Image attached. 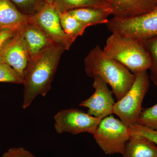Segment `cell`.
Segmentation results:
<instances>
[{
    "instance_id": "1",
    "label": "cell",
    "mask_w": 157,
    "mask_h": 157,
    "mask_svg": "<svg viewBox=\"0 0 157 157\" xmlns=\"http://www.w3.org/2000/svg\"><path fill=\"white\" fill-rule=\"evenodd\" d=\"M65 50L63 45L54 43L31 58L23 84V109L29 107L37 96L47 95Z\"/></svg>"
},
{
    "instance_id": "2",
    "label": "cell",
    "mask_w": 157,
    "mask_h": 157,
    "mask_svg": "<svg viewBox=\"0 0 157 157\" xmlns=\"http://www.w3.org/2000/svg\"><path fill=\"white\" fill-rule=\"evenodd\" d=\"M89 77H99L109 84L117 100L131 88L136 76L118 62L106 56L99 45L91 50L84 61Z\"/></svg>"
},
{
    "instance_id": "3",
    "label": "cell",
    "mask_w": 157,
    "mask_h": 157,
    "mask_svg": "<svg viewBox=\"0 0 157 157\" xmlns=\"http://www.w3.org/2000/svg\"><path fill=\"white\" fill-rule=\"evenodd\" d=\"M106 56L118 62L135 75L149 70L150 58L143 43L112 33L103 49Z\"/></svg>"
},
{
    "instance_id": "4",
    "label": "cell",
    "mask_w": 157,
    "mask_h": 157,
    "mask_svg": "<svg viewBox=\"0 0 157 157\" xmlns=\"http://www.w3.org/2000/svg\"><path fill=\"white\" fill-rule=\"evenodd\" d=\"M106 25L112 33L144 42L157 36V8L135 17H113Z\"/></svg>"
},
{
    "instance_id": "5",
    "label": "cell",
    "mask_w": 157,
    "mask_h": 157,
    "mask_svg": "<svg viewBox=\"0 0 157 157\" xmlns=\"http://www.w3.org/2000/svg\"><path fill=\"white\" fill-rule=\"evenodd\" d=\"M135 82L131 88L116 102L113 113L117 115L124 124L130 128L137 124L143 108L144 99L150 86L149 77L147 71L135 75Z\"/></svg>"
},
{
    "instance_id": "6",
    "label": "cell",
    "mask_w": 157,
    "mask_h": 157,
    "mask_svg": "<svg viewBox=\"0 0 157 157\" xmlns=\"http://www.w3.org/2000/svg\"><path fill=\"white\" fill-rule=\"evenodd\" d=\"M93 135L105 154L122 155L131 133L128 127L111 114L102 119Z\"/></svg>"
},
{
    "instance_id": "7",
    "label": "cell",
    "mask_w": 157,
    "mask_h": 157,
    "mask_svg": "<svg viewBox=\"0 0 157 157\" xmlns=\"http://www.w3.org/2000/svg\"><path fill=\"white\" fill-rule=\"evenodd\" d=\"M54 119L57 133L76 135L82 133L93 135L102 119L90 115L81 109L70 108L59 111Z\"/></svg>"
},
{
    "instance_id": "8",
    "label": "cell",
    "mask_w": 157,
    "mask_h": 157,
    "mask_svg": "<svg viewBox=\"0 0 157 157\" xmlns=\"http://www.w3.org/2000/svg\"><path fill=\"white\" fill-rule=\"evenodd\" d=\"M30 59L20 30L17 31L0 49V63L9 65L24 80Z\"/></svg>"
},
{
    "instance_id": "9",
    "label": "cell",
    "mask_w": 157,
    "mask_h": 157,
    "mask_svg": "<svg viewBox=\"0 0 157 157\" xmlns=\"http://www.w3.org/2000/svg\"><path fill=\"white\" fill-rule=\"evenodd\" d=\"M32 17V22L38 26L55 43L70 49L73 41L65 33L60 22L58 11L53 5L45 4L41 10Z\"/></svg>"
},
{
    "instance_id": "10",
    "label": "cell",
    "mask_w": 157,
    "mask_h": 157,
    "mask_svg": "<svg viewBox=\"0 0 157 157\" xmlns=\"http://www.w3.org/2000/svg\"><path fill=\"white\" fill-rule=\"evenodd\" d=\"M93 87L94 92L90 98L82 101L81 107L88 108L87 113L94 117L103 119L113 113L115 104L112 90L107 83L99 77H94Z\"/></svg>"
},
{
    "instance_id": "11",
    "label": "cell",
    "mask_w": 157,
    "mask_h": 157,
    "mask_svg": "<svg viewBox=\"0 0 157 157\" xmlns=\"http://www.w3.org/2000/svg\"><path fill=\"white\" fill-rule=\"evenodd\" d=\"M113 17H130L138 16L157 8V0H109Z\"/></svg>"
},
{
    "instance_id": "12",
    "label": "cell",
    "mask_w": 157,
    "mask_h": 157,
    "mask_svg": "<svg viewBox=\"0 0 157 157\" xmlns=\"http://www.w3.org/2000/svg\"><path fill=\"white\" fill-rule=\"evenodd\" d=\"M31 21V16L20 11L11 0H0V32L19 30Z\"/></svg>"
},
{
    "instance_id": "13",
    "label": "cell",
    "mask_w": 157,
    "mask_h": 157,
    "mask_svg": "<svg viewBox=\"0 0 157 157\" xmlns=\"http://www.w3.org/2000/svg\"><path fill=\"white\" fill-rule=\"evenodd\" d=\"M20 31L31 58L55 43L42 29L32 21Z\"/></svg>"
},
{
    "instance_id": "14",
    "label": "cell",
    "mask_w": 157,
    "mask_h": 157,
    "mask_svg": "<svg viewBox=\"0 0 157 157\" xmlns=\"http://www.w3.org/2000/svg\"><path fill=\"white\" fill-rule=\"evenodd\" d=\"M122 155L124 157H157V146L147 137L131 135Z\"/></svg>"
},
{
    "instance_id": "15",
    "label": "cell",
    "mask_w": 157,
    "mask_h": 157,
    "mask_svg": "<svg viewBox=\"0 0 157 157\" xmlns=\"http://www.w3.org/2000/svg\"><path fill=\"white\" fill-rule=\"evenodd\" d=\"M73 17L89 26L96 25L107 24L108 17L112 14V10L108 8L85 7L68 11Z\"/></svg>"
},
{
    "instance_id": "16",
    "label": "cell",
    "mask_w": 157,
    "mask_h": 157,
    "mask_svg": "<svg viewBox=\"0 0 157 157\" xmlns=\"http://www.w3.org/2000/svg\"><path fill=\"white\" fill-rule=\"evenodd\" d=\"M59 16L62 28L73 42L89 27L73 17L68 11L59 13Z\"/></svg>"
},
{
    "instance_id": "17",
    "label": "cell",
    "mask_w": 157,
    "mask_h": 157,
    "mask_svg": "<svg viewBox=\"0 0 157 157\" xmlns=\"http://www.w3.org/2000/svg\"><path fill=\"white\" fill-rule=\"evenodd\" d=\"M52 5L59 13L85 7H109L101 0H54Z\"/></svg>"
},
{
    "instance_id": "18",
    "label": "cell",
    "mask_w": 157,
    "mask_h": 157,
    "mask_svg": "<svg viewBox=\"0 0 157 157\" xmlns=\"http://www.w3.org/2000/svg\"><path fill=\"white\" fill-rule=\"evenodd\" d=\"M142 42L150 58V78L157 86V36Z\"/></svg>"
},
{
    "instance_id": "19",
    "label": "cell",
    "mask_w": 157,
    "mask_h": 157,
    "mask_svg": "<svg viewBox=\"0 0 157 157\" xmlns=\"http://www.w3.org/2000/svg\"><path fill=\"white\" fill-rule=\"evenodd\" d=\"M20 11L23 14L33 16L45 6V0H11Z\"/></svg>"
},
{
    "instance_id": "20",
    "label": "cell",
    "mask_w": 157,
    "mask_h": 157,
    "mask_svg": "<svg viewBox=\"0 0 157 157\" xmlns=\"http://www.w3.org/2000/svg\"><path fill=\"white\" fill-rule=\"evenodd\" d=\"M137 124L157 131V103L151 107L142 109Z\"/></svg>"
},
{
    "instance_id": "21",
    "label": "cell",
    "mask_w": 157,
    "mask_h": 157,
    "mask_svg": "<svg viewBox=\"0 0 157 157\" xmlns=\"http://www.w3.org/2000/svg\"><path fill=\"white\" fill-rule=\"evenodd\" d=\"M0 82L23 84L24 79L9 65L0 63Z\"/></svg>"
},
{
    "instance_id": "22",
    "label": "cell",
    "mask_w": 157,
    "mask_h": 157,
    "mask_svg": "<svg viewBox=\"0 0 157 157\" xmlns=\"http://www.w3.org/2000/svg\"><path fill=\"white\" fill-rule=\"evenodd\" d=\"M129 128L131 135H140L148 138L157 146V131L149 128L147 127L140 125H134Z\"/></svg>"
},
{
    "instance_id": "23",
    "label": "cell",
    "mask_w": 157,
    "mask_h": 157,
    "mask_svg": "<svg viewBox=\"0 0 157 157\" xmlns=\"http://www.w3.org/2000/svg\"><path fill=\"white\" fill-rule=\"evenodd\" d=\"M2 157H36L31 152L22 147H13L3 154Z\"/></svg>"
},
{
    "instance_id": "24",
    "label": "cell",
    "mask_w": 157,
    "mask_h": 157,
    "mask_svg": "<svg viewBox=\"0 0 157 157\" xmlns=\"http://www.w3.org/2000/svg\"><path fill=\"white\" fill-rule=\"evenodd\" d=\"M17 31L6 29L0 32V49Z\"/></svg>"
},
{
    "instance_id": "25",
    "label": "cell",
    "mask_w": 157,
    "mask_h": 157,
    "mask_svg": "<svg viewBox=\"0 0 157 157\" xmlns=\"http://www.w3.org/2000/svg\"><path fill=\"white\" fill-rule=\"evenodd\" d=\"M45 3L46 4H50V5H52L54 2V0H45Z\"/></svg>"
},
{
    "instance_id": "26",
    "label": "cell",
    "mask_w": 157,
    "mask_h": 157,
    "mask_svg": "<svg viewBox=\"0 0 157 157\" xmlns=\"http://www.w3.org/2000/svg\"><path fill=\"white\" fill-rule=\"evenodd\" d=\"M101 1H102L103 2H104V3L107 4V5H108V4H109V0H101Z\"/></svg>"
}]
</instances>
